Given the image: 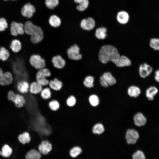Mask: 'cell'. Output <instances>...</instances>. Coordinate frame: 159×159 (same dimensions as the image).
I'll return each instance as SVG.
<instances>
[{
  "label": "cell",
  "instance_id": "6da1fadb",
  "mask_svg": "<svg viewBox=\"0 0 159 159\" xmlns=\"http://www.w3.org/2000/svg\"><path fill=\"white\" fill-rule=\"evenodd\" d=\"M117 49L112 45L109 44L102 46L98 53V59L100 62L104 64L109 62H114L120 56Z\"/></svg>",
  "mask_w": 159,
  "mask_h": 159
},
{
  "label": "cell",
  "instance_id": "7a4b0ae2",
  "mask_svg": "<svg viewBox=\"0 0 159 159\" xmlns=\"http://www.w3.org/2000/svg\"><path fill=\"white\" fill-rule=\"evenodd\" d=\"M24 32L30 37L31 42L36 44L43 39L44 33L42 28L39 26L34 25L30 21L26 22L24 25Z\"/></svg>",
  "mask_w": 159,
  "mask_h": 159
},
{
  "label": "cell",
  "instance_id": "3957f363",
  "mask_svg": "<svg viewBox=\"0 0 159 159\" xmlns=\"http://www.w3.org/2000/svg\"><path fill=\"white\" fill-rule=\"evenodd\" d=\"M51 73L48 68L44 67L38 70L35 76L36 81L43 87L47 86L49 81L47 78L50 77Z\"/></svg>",
  "mask_w": 159,
  "mask_h": 159
},
{
  "label": "cell",
  "instance_id": "277c9868",
  "mask_svg": "<svg viewBox=\"0 0 159 159\" xmlns=\"http://www.w3.org/2000/svg\"><path fill=\"white\" fill-rule=\"evenodd\" d=\"M7 99L14 104L15 106L20 108L23 107L26 103L25 97L22 95L15 94L12 90L9 91L8 93Z\"/></svg>",
  "mask_w": 159,
  "mask_h": 159
},
{
  "label": "cell",
  "instance_id": "5b68a950",
  "mask_svg": "<svg viewBox=\"0 0 159 159\" xmlns=\"http://www.w3.org/2000/svg\"><path fill=\"white\" fill-rule=\"evenodd\" d=\"M29 62L31 65L37 70H39L45 67L44 59L39 55L33 54L30 57Z\"/></svg>",
  "mask_w": 159,
  "mask_h": 159
},
{
  "label": "cell",
  "instance_id": "8992f818",
  "mask_svg": "<svg viewBox=\"0 0 159 159\" xmlns=\"http://www.w3.org/2000/svg\"><path fill=\"white\" fill-rule=\"evenodd\" d=\"M100 82L102 86L107 87L115 84L116 80L111 72H107L104 73L101 76Z\"/></svg>",
  "mask_w": 159,
  "mask_h": 159
},
{
  "label": "cell",
  "instance_id": "52a82bcc",
  "mask_svg": "<svg viewBox=\"0 0 159 159\" xmlns=\"http://www.w3.org/2000/svg\"><path fill=\"white\" fill-rule=\"evenodd\" d=\"M67 54L68 57L71 60L77 61L82 58V55L80 53V47L76 44L72 45L67 49Z\"/></svg>",
  "mask_w": 159,
  "mask_h": 159
},
{
  "label": "cell",
  "instance_id": "ba28073f",
  "mask_svg": "<svg viewBox=\"0 0 159 159\" xmlns=\"http://www.w3.org/2000/svg\"><path fill=\"white\" fill-rule=\"evenodd\" d=\"M139 138L138 132L134 129H128L126 132L125 138L127 143L129 144H134Z\"/></svg>",
  "mask_w": 159,
  "mask_h": 159
},
{
  "label": "cell",
  "instance_id": "9c48e42d",
  "mask_svg": "<svg viewBox=\"0 0 159 159\" xmlns=\"http://www.w3.org/2000/svg\"><path fill=\"white\" fill-rule=\"evenodd\" d=\"M10 31L11 35L14 36L23 34L25 33L24 25L22 23L13 21L11 25Z\"/></svg>",
  "mask_w": 159,
  "mask_h": 159
},
{
  "label": "cell",
  "instance_id": "30bf717a",
  "mask_svg": "<svg viewBox=\"0 0 159 159\" xmlns=\"http://www.w3.org/2000/svg\"><path fill=\"white\" fill-rule=\"evenodd\" d=\"M95 23L94 20L91 17L83 19L81 21L80 26L83 30L90 31L95 27Z\"/></svg>",
  "mask_w": 159,
  "mask_h": 159
},
{
  "label": "cell",
  "instance_id": "8fae6325",
  "mask_svg": "<svg viewBox=\"0 0 159 159\" xmlns=\"http://www.w3.org/2000/svg\"><path fill=\"white\" fill-rule=\"evenodd\" d=\"M13 79L11 73L9 72L4 73L0 68V85H5L11 84Z\"/></svg>",
  "mask_w": 159,
  "mask_h": 159
},
{
  "label": "cell",
  "instance_id": "7c38bea8",
  "mask_svg": "<svg viewBox=\"0 0 159 159\" xmlns=\"http://www.w3.org/2000/svg\"><path fill=\"white\" fill-rule=\"evenodd\" d=\"M52 144L47 140H43L38 145V149L41 153L43 155L48 154L52 150Z\"/></svg>",
  "mask_w": 159,
  "mask_h": 159
},
{
  "label": "cell",
  "instance_id": "4fadbf2b",
  "mask_svg": "<svg viewBox=\"0 0 159 159\" xmlns=\"http://www.w3.org/2000/svg\"><path fill=\"white\" fill-rule=\"evenodd\" d=\"M152 71V68L146 63H142L139 66V74L143 78H145L148 77Z\"/></svg>",
  "mask_w": 159,
  "mask_h": 159
},
{
  "label": "cell",
  "instance_id": "5bb4252c",
  "mask_svg": "<svg viewBox=\"0 0 159 159\" xmlns=\"http://www.w3.org/2000/svg\"><path fill=\"white\" fill-rule=\"evenodd\" d=\"M114 63L119 67L129 66L131 64L130 60L125 55H120Z\"/></svg>",
  "mask_w": 159,
  "mask_h": 159
},
{
  "label": "cell",
  "instance_id": "9a60e30c",
  "mask_svg": "<svg viewBox=\"0 0 159 159\" xmlns=\"http://www.w3.org/2000/svg\"><path fill=\"white\" fill-rule=\"evenodd\" d=\"M52 62L53 66L57 69L63 68L66 64L65 60L60 55L53 56L52 58Z\"/></svg>",
  "mask_w": 159,
  "mask_h": 159
},
{
  "label": "cell",
  "instance_id": "2e32d148",
  "mask_svg": "<svg viewBox=\"0 0 159 159\" xmlns=\"http://www.w3.org/2000/svg\"><path fill=\"white\" fill-rule=\"evenodd\" d=\"M35 11V9L34 6L30 3L25 4L21 10L22 15L28 18H30L33 15V14Z\"/></svg>",
  "mask_w": 159,
  "mask_h": 159
},
{
  "label": "cell",
  "instance_id": "e0dca14e",
  "mask_svg": "<svg viewBox=\"0 0 159 159\" xmlns=\"http://www.w3.org/2000/svg\"><path fill=\"white\" fill-rule=\"evenodd\" d=\"M43 87L36 81L31 82L29 85V92L32 94H40Z\"/></svg>",
  "mask_w": 159,
  "mask_h": 159
},
{
  "label": "cell",
  "instance_id": "ac0fdd59",
  "mask_svg": "<svg viewBox=\"0 0 159 159\" xmlns=\"http://www.w3.org/2000/svg\"><path fill=\"white\" fill-rule=\"evenodd\" d=\"M48 86L52 90L59 91L62 88L63 83L61 81L57 78H54L49 81Z\"/></svg>",
  "mask_w": 159,
  "mask_h": 159
},
{
  "label": "cell",
  "instance_id": "d6986e66",
  "mask_svg": "<svg viewBox=\"0 0 159 159\" xmlns=\"http://www.w3.org/2000/svg\"><path fill=\"white\" fill-rule=\"evenodd\" d=\"M29 83L27 81L21 80L18 83L17 89L20 93L26 94L29 92Z\"/></svg>",
  "mask_w": 159,
  "mask_h": 159
},
{
  "label": "cell",
  "instance_id": "ffe728a7",
  "mask_svg": "<svg viewBox=\"0 0 159 159\" xmlns=\"http://www.w3.org/2000/svg\"><path fill=\"white\" fill-rule=\"evenodd\" d=\"M133 119L135 125L138 127L144 125L146 122V118L140 112L136 114L134 116Z\"/></svg>",
  "mask_w": 159,
  "mask_h": 159
},
{
  "label": "cell",
  "instance_id": "44dd1931",
  "mask_svg": "<svg viewBox=\"0 0 159 159\" xmlns=\"http://www.w3.org/2000/svg\"><path fill=\"white\" fill-rule=\"evenodd\" d=\"M128 13L125 11H119L117 15V19L119 23L122 24L127 23L129 20Z\"/></svg>",
  "mask_w": 159,
  "mask_h": 159
},
{
  "label": "cell",
  "instance_id": "7402d4cb",
  "mask_svg": "<svg viewBox=\"0 0 159 159\" xmlns=\"http://www.w3.org/2000/svg\"><path fill=\"white\" fill-rule=\"evenodd\" d=\"M18 139L19 141L23 144L29 143L31 140V138L29 133L27 131H24L20 134Z\"/></svg>",
  "mask_w": 159,
  "mask_h": 159
},
{
  "label": "cell",
  "instance_id": "603a6c76",
  "mask_svg": "<svg viewBox=\"0 0 159 159\" xmlns=\"http://www.w3.org/2000/svg\"><path fill=\"white\" fill-rule=\"evenodd\" d=\"M107 29L104 27L97 28L95 32V36L99 39H104L107 36Z\"/></svg>",
  "mask_w": 159,
  "mask_h": 159
},
{
  "label": "cell",
  "instance_id": "cb8c5ba5",
  "mask_svg": "<svg viewBox=\"0 0 159 159\" xmlns=\"http://www.w3.org/2000/svg\"><path fill=\"white\" fill-rule=\"evenodd\" d=\"M12 151V148L8 144H5L0 151V155L4 158H8L11 155Z\"/></svg>",
  "mask_w": 159,
  "mask_h": 159
},
{
  "label": "cell",
  "instance_id": "d4e9b609",
  "mask_svg": "<svg viewBox=\"0 0 159 159\" xmlns=\"http://www.w3.org/2000/svg\"><path fill=\"white\" fill-rule=\"evenodd\" d=\"M41 97L44 100H47L51 98L52 96V91L51 89L47 86L43 87L40 93Z\"/></svg>",
  "mask_w": 159,
  "mask_h": 159
},
{
  "label": "cell",
  "instance_id": "484cf974",
  "mask_svg": "<svg viewBox=\"0 0 159 159\" xmlns=\"http://www.w3.org/2000/svg\"><path fill=\"white\" fill-rule=\"evenodd\" d=\"M140 89L135 86H130L127 90L128 94L131 97H137L140 95Z\"/></svg>",
  "mask_w": 159,
  "mask_h": 159
},
{
  "label": "cell",
  "instance_id": "4316f807",
  "mask_svg": "<svg viewBox=\"0 0 159 159\" xmlns=\"http://www.w3.org/2000/svg\"><path fill=\"white\" fill-rule=\"evenodd\" d=\"M94 77L90 75L86 76L83 81V84L84 86L87 88H90L94 86Z\"/></svg>",
  "mask_w": 159,
  "mask_h": 159
},
{
  "label": "cell",
  "instance_id": "83f0119b",
  "mask_svg": "<svg viewBox=\"0 0 159 159\" xmlns=\"http://www.w3.org/2000/svg\"><path fill=\"white\" fill-rule=\"evenodd\" d=\"M41 158L40 153L35 149L30 150L25 155L26 159H40Z\"/></svg>",
  "mask_w": 159,
  "mask_h": 159
},
{
  "label": "cell",
  "instance_id": "f1b7e54d",
  "mask_svg": "<svg viewBox=\"0 0 159 159\" xmlns=\"http://www.w3.org/2000/svg\"><path fill=\"white\" fill-rule=\"evenodd\" d=\"M49 23L52 27L57 28L60 26L61 21L60 19L55 15H53L50 16L49 19Z\"/></svg>",
  "mask_w": 159,
  "mask_h": 159
},
{
  "label": "cell",
  "instance_id": "f546056e",
  "mask_svg": "<svg viewBox=\"0 0 159 159\" xmlns=\"http://www.w3.org/2000/svg\"><path fill=\"white\" fill-rule=\"evenodd\" d=\"M158 92V89L155 87H150L146 91V94L149 100H153L154 96Z\"/></svg>",
  "mask_w": 159,
  "mask_h": 159
},
{
  "label": "cell",
  "instance_id": "4dcf8cb0",
  "mask_svg": "<svg viewBox=\"0 0 159 159\" xmlns=\"http://www.w3.org/2000/svg\"><path fill=\"white\" fill-rule=\"evenodd\" d=\"M75 2L79 4L76 8L79 11H84L88 7L89 2L88 0H74Z\"/></svg>",
  "mask_w": 159,
  "mask_h": 159
},
{
  "label": "cell",
  "instance_id": "1f68e13d",
  "mask_svg": "<svg viewBox=\"0 0 159 159\" xmlns=\"http://www.w3.org/2000/svg\"><path fill=\"white\" fill-rule=\"evenodd\" d=\"M10 47L13 52H17L21 49V44L19 40L14 39L11 42Z\"/></svg>",
  "mask_w": 159,
  "mask_h": 159
},
{
  "label": "cell",
  "instance_id": "d6a6232c",
  "mask_svg": "<svg viewBox=\"0 0 159 159\" xmlns=\"http://www.w3.org/2000/svg\"><path fill=\"white\" fill-rule=\"evenodd\" d=\"M105 128L103 125L100 123L95 125L92 127V132L94 134L100 135L104 132Z\"/></svg>",
  "mask_w": 159,
  "mask_h": 159
},
{
  "label": "cell",
  "instance_id": "836d02e7",
  "mask_svg": "<svg viewBox=\"0 0 159 159\" xmlns=\"http://www.w3.org/2000/svg\"><path fill=\"white\" fill-rule=\"evenodd\" d=\"M88 101L90 104L93 107L97 106L100 103V100L98 97L94 94L92 95L89 97Z\"/></svg>",
  "mask_w": 159,
  "mask_h": 159
},
{
  "label": "cell",
  "instance_id": "e575fe53",
  "mask_svg": "<svg viewBox=\"0 0 159 159\" xmlns=\"http://www.w3.org/2000/svg\"><path fill=\"white\" fill-rule=\"evenodd\" d=\"M82 152L81 148L78 146H75L70 150L69 154L72 158H75L79 155Z\"/></svg>",
  "mask_w": 159,
  "mask_h": 159
},
{
  "label": "cell",
  "instance_id": "d590c367",
  "mask_svg": "<svg viewBox=\"0 0 159 159\" xmlns=\"http://www.w3.org/2000/svg\"><path fill=\"white\" fill-rule=\"evenodd\" d=\"M48 106L51 110L55 111L58 110L59 108L60 104L57 100H52L49 101Z\"/></svg>",
  "mask_w": 159,
  "mask_h": 159
},
{
  "label": "cell",
  "instance_id": "8d00e7d4",
  "mask_svg": "<svg viewBox=\"0 0 159 159\" xmlns=\"http://www.w3.org/2000/svg\"><path fill=\"white\" fill-rule=\"evenodd\" d=\"M9 52L5 48L2 47L0 49V59L3 61L7 60L9 56Z\"/></svg>",
  "mask_w": 159,
  "mask_h": 159
},
{
  "label": "cell",
  "instance_id": "74e56055",
  "mask_svg": "<svg viewBox=\"0 0 159 159\" xmlns=\"http://www.w3.org/2000/svg\"><path fill=\"white\" fill-rule=\"evenodd\" d=\"M150 45L154 50L159 51V38L151 39L150 41Z\"/></svg>",
  "mask_w": 159,
  "mask_h": 159
},
{
  "label": "cell",
  "instance_id": "f35d334b",
  "mask_svg": "<svg viewBox=\"0 0 159 159\" xmlns=\"http://www.w3.org/2000/svg\"><path fill=\"white\" fill-rule=\"evenodd\" d=\"M59 0H46V6L49 9H52L57 6L59 4Z\"/></svg>",
  "mask_w": 159,
  "mask_h": 159
},
{
  "label": "cell",
  "instance_id": "ab89813d",
  "mask_svg": "<svg viewBox=\"0 0 159 159\" xmlns=\"http://www.w3.org/2000/svg\"><path fill=\"white\" fill-rule=\"evenodd\" d=\"M77 102L75 97L73 95H71L67 99L66 103L67 105L69 107H72L74 106Z\"/></svg>",
  "mask_w": 159,
  "mask_h": 159
},
{
  "label": "cell",
  "instance_id": "60d3db41",
  "mask_svg": "<svg viewBox=\"0 0 159 159\" xmlns=\"http://www.w3.org/2000/svg\"><path fill=\"white\" fill-rule=\"evenodd\" d=\"M133 159H145V158L143 153L140 151L138 150L135 153L132 155Z\"/></svg>",
  "mask_w": 159,
  "mask_h": 159
},
{
  "label": "cell",
  "instance_id": "b9f144b4",
  "mask_svg": "<svg viewBox=\"0 0 159 159\" xmlns=\"http://www.w3.org/2000/svg\"><path fill=\"white\" fill-rule=\"evenodd\" d=\"M8 24L6 20L3 18H0V31H3L7 27Z\"/></svg>",
  "mask_w": 159,
  "mask_h": 159
},
{
  "label": "cell",
  "instance_id": "7bdbcfd3",
  "mask_svg": "<svg viewBox=\"0 0 159 159\" xmlns=\"http://www.w3.org/2000/svg\"><path fill=\"white\" fill-rule=\"evenodd\" d=\"M155 80L159 82V69L155 72Z\"/></svg>",
  "mask_w": 159,
  "mask_h": 159
},
{
  "label": "cell",
  "instance_id": "ee69618b",
  "mask_svg": "<svg viewBox=\"0 0 159 159\" xmlns=\"http://www.w3.org/2000/svg\"><path fill=\"white\" fill-rule=\"evenodd\" d=\"M4 0V1H8V0Z\"/></svg>",
  "mask_w": 159,
  "mask_h": 159
},
{
  "label": "cell",
  "instance_id": "f6af8a7d",
  "mask_svg": "<svg viewBox=\"0 0 159 159\" xmlns=\"http://www.w3.org/2000/svg\"></svg>",
  "mask_w": 159,
  "mask_h": 159
}]
</instances>
